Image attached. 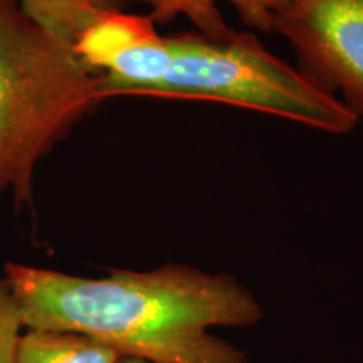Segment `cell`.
Returning <instances> with one entry per match:
<instances>
[{"instance_id": "obj_3", "label": "cell", "mask_w": 363, "mask_h": 363, "mask_svg": "<svg viewBox=\"0 0 363 363\" xmlns=\"http://www.w3.org/2000/svg\"><path fill=\"white\" fill-rule=\"evenodd\" d=\"M103 101L74 43L0 0V197L30 203L39 163Z\"/></svg>"}, {"instance_id": "obj_2", "label": "cell", "mask_w": 363, "mask_h": 363, "mask_svg": "<svg viewBox=\"0 0 363 363\" xmlns=\"http://www.w3.org/2000/svg\"><path fill=\"white\" fill-rule=\"evenodd\" d=\"M74 49L99 74L103 99H207L331 135L350 133L358 123L338 98L267 51L252 33L162 35L148 16L115 7L86 27Z\"/></svg>"}, {"instance_id": "obj_5", "label": "cell", "mask_w": 363, "mask_h": 363, "mask_svg": "<svg viewBox=\"0 0 363 363\" xmlns=\"http://www.w3.org/2000/svg\"><path fill=\"white\" fill-rule=\"evenodd\" d=\"M220 2L233 6L249 29L272 34L276 16L283 11L288 0H118V4H142L148 7L147 16L155 26L184 17L192 22L194 30L206 35H224L233 30L220 12Z\"/></svg>"}, {"instance_id": "obj_6", "label": "cell", "mask_w": 363, "mask_h": 363, "mask_svg": "<svg viewBox=\"0 0 363 363\" xmlns=\"http://www.w3.org/2000/svg\"><path fill=\"white\" fill-rule=\"evenodd\" d=\"M120 357L86 335L27 330L17 342L13 363H116Z\"/></svg>"}, {"instance_id": "obj_9", "label": "cell", "mask_w": 363, "mask_h": 363, "mask_svg": "<svg viewBox=\"0 0 363 363\" xmlns=\"http://www.w3.org/2000/svg\"><path fill=\"white\" fill-rule=\"evenodd\" d=\"M116 363H153V362L143 360V358H135V357H120Z\"/></svg>"}, {"instance_id": "obj_7", "label": "cell", "mask_w": 363, "mask_h": 363, "mask_svg": "<svg viewBox=\"0 0 363 363\" xmlns=\"http://www.w3.org/2000/svg\"><path fill=\"white\" fill-rule=\"evenodd\" d=\"M21 6L38 24L74 43L103 12L118 7V0H21Z\"/></svg>"}, {"instance_id": "obj_1", "label": "cell", "mask_w": 363, "mask_h": 363, "mask_svg": "<svg viewBox=\"0 0 363 363\" xmlns=\"http://www.w3.org/2000/svg\"><path fill=\"white\" fill-rule=\"evenodd\" d=\"M4 276L26 330L86 335L153 363H249L246 352L208 330L247 328L264 316L235 276L187 264L83 278L9 262Z\"/></svg>"}, {"instance_id": "obj_8", "label": "cell", "mask_w": 363, "mask_h": 363, "mask_svg": "<svg viewBox=\"0 0 363 363\" xmlns=\"http://www.w3.org/2000/svg\"><path fill=\"white\" fill-rule=\"evenodd\" d=\"M24 330L19 301L9 281L0 278V363H13L16 347Z\"/></svg>"}, {"instance_id": "obj_4", "label": "cell", "mask_w": 363, "mask_h": 363, "mask_svg": "<svg viewBox=\"0 0 363 363\" xmlns=\"http://www.w3.org/2000/svg\"><path fill=\"white\" fill-rule=\"evenodd\" d=\"M272 34L288 43L296 67L363 116V0H288Z\"/></svg>"}]
</instances>
